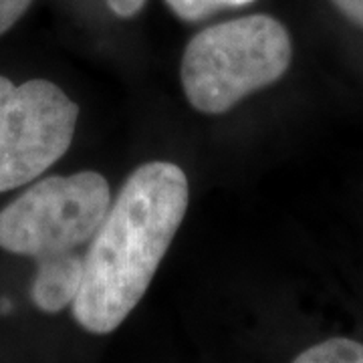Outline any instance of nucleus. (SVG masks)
Returning <instances> with one entry per match:
<instances>
[{"mask_svg":"<svg viewBox=\"0 0 363 363\" xmlns=\"http://www.w3.org/2000/svg\"><path fill=\"white\" fill-rule=\"evenodd\" d=\"M166 2L182 21H188V23L202 21L220 9L216 0H166Z\"/></svg>","mask_w":363,"mask_h":363,"instance_id":"7","label":"nucleus"},{"mask_svg":"<svg viewBox=\"0 0 363 363\" xmlns=\"http://www.w3.org/2000/svg\"><path fill=\"white\" fill-rule=\"evenodd\" d=\"M83 281V255L67 250L37 259V274L33 281V303L45 313H59L69 307Z\"/></svg>","mask_w":363,"mask_h":363,"instance_id":"5","label":"nucleus"},{"mask_svg":"<svg viewBox=\"0 0 363 363\" xmlns=\"http://www.w3.org/2000/svg\"><path fill=\"white\" fill-rule=\"evenodd\" d=\"M77 117V104L51 81L14 85L0 75V192L37 180L65 156Z\"/></svg>","mask_w":363,"mask_h":363,"instance_id":"4","label":"nucleus"},{"mask_svg":"<svg viewBox=\"0 0 363 363\" xmlns=\"http://www.w3.org/2000/svg\"><path fill=\"white\" fill-rule=\"evenodd\" d=\"M355 25L363 26V0H331Z\"/></svg>","mask_w":363,"mask_h":363,"instance_id":"10","label":"nucleus"},{"mask_svg":"<svg viewBox=\"0 0 363 363\" xmlns=\"http://www.w3.org/2000/svg\"><path fill=\"white\" fill-rule=\"evenodd\" d=\"M30 2L33 0H0V37L25 16Z\"/></svg>","mask_w":363,"mask_h":363,"instance_id":"8","label":"nucleus"},{"mask_svg":"<svg viewBox=\"0 0 363 363\" xmlns=\"http://www.w3.org/2000/svg\"><path fill=\"white\" fill-rule=\"evenodd\" d=\"M293 45L286 28L269 14H250L208 26L182 57V87L200 113L220 116L247 95L283 77Z\"/></svg>","mask_w":363,"mask_h":363,"instance_id":"2","label":"nucleus"},{"mask_svg":"<svg viewBox=\"0 0 363 363\" xmlns=\"http://www.w3.org/2000/svg\"><path fill=\"white\" fill-rule=\"evenodd\" d=\"M109 206V184L97 172L43 178L0 210V248L33 259L77 250Z\"/></svg>","mask_w":363,"mask_h":363,"instance_id":"3","label":"nucleus"},{"mask_svg":"<svg viewBox=\"0 0 363 363\" xmlns=\"http://www.w3.org/2000/svg\"><path fill=\"white\" fill-rule=\"evenodd\" d=\"M293 363H363V345L347 337H333L305 350Z\"/></svg>","mask_w":363,"mask_h":363,"instance_id":"6","label":"nucleus"},{"mask_svg":"<svg viewBox=\"0 0 363 363\" xmlns=\"http://www.w3.org/2000/svg\"><path fill=\"white\" fill-rule=\"evenodd\" d=\"M220 9H238V6H247L255 0H216Z\"/></svg>","mask_w":363,"mask_h":363,"instance_id":"11","label":"nucleus"},{"mask_svg":"<svg viewBox=\"0 0 363 363\" xmlns=\"http://www.w3.org/2000/svg\"><path fill=\"white\" fill-rule=\"evenodd\" d=\"M109 9L121 16V18H130V16H135L143 9L145 0H107Z\"/></svg>","mask_w":363,"mask_h":363,"instance_id":"9","label":"nucleus"},{"mask_svg":"<svg viewBox=\"0 0 363 363\" xmlns=\"http://www.w3.org/2000/svg\"><path fill=\"white\" fill-rule=\"evenodd\" d=\"M188 210V178L172 162L131 174L83 255L71 313L85 331L107 335L142 301Z\"/></svg>","mask_w":363,"mask_h":363,"instance_id":"1","label":"nucleus"}]
</instances>
